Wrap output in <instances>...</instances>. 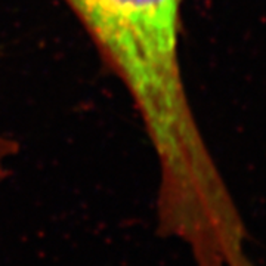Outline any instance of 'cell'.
I'll list each match as a JSON object with an SVG mask.
<instances>
[{"label":"cell","instance_id":"obj_1","mask_svg":"<svg viewBox=\"0 0 266 266\" xmlns=\"http://www.w3.org/2000/svg\"><path fill=\"white\" fill-rule=\"evenodd\" d=\"M184 0H67L122 80L158 166L157 212L189 220L229 195L189 102L179 58Z\"/></svg>","mask_w":266,"mask_h":266},{"label":"cell","instance_id":"obj_2","mask_svg":"<svg viewBox=\"0 0 266 266\" xmlns=\"http://www.w3.org/2000/svg\"><path fill=\"white\" fill-rule=\"evenodd\" d=\"M16 148L15 141L8 135L0 117V187L9 176L12 160L16 156Z\"/></svg>","mask_w":266,"mask_h":266}]
</instances>
